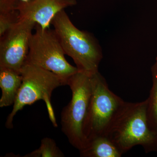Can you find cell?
<instances>
[{
  "mask_svg": "<svg viewBox=\"0 0 157 157\" xmlns=\"http://www.w3.org/2000/svg\"><path fill=\"white\" fill-rule=\"evenodd\" d=\"M153 84L147 98V117L150 129L157 136V70L152 69Z\"/></svg>",
  "mask_w": 157,
  "mask_h": 157,
  "instance_id": "8fae6325",
  "label": "cell"
},
{
  "mask_svg": "<svg viewBox=\"0 0 157 157\" xmlns=\"http://www.w3.org/2000/svg\"><path fill=\"white\" fill-rule=\"evenodd\" d=\"M65 55L54 30L42 29L36 25V31L30 40L25 63L52 72L67 85L68 79L78 70L67 61Z\"/></svg>",
  "mask_w": 157,
  "mask_h": 157,
  "instance_id": "8992f818",
  "label": "cell"
},
{
  "mask_svg": "<svg viewBox=\"0 0 157 157\" xmlns=\"http://www.w3.org/2000/svg\"><path fill=\"white\" fill-rule=\"evenodd\" d=\"M156 62L155 64V67L156 68L157 70V56L156 58Z\"/></svg>",
  "mask_w": 157,
  "mask_h": 157,
  "instance_id": "9a60e30c",
  "label": "cell"
},
{
  "mask_svg": "<svg viewBox=\"0 0 157 157\" xmlns=\"http://www.w3.org/2000/svg\"><path fill=\"white\" fill-rule=\"evenodd\" d=\"M91 77V96L83 126L87 142L97 136L106 135L125 102L109 90L107 81L99 71Z\"/></svg>",
  "mask_w": 157,
  "mask_h": 157,
  "instance_id": "5b68a950",
  "label": "cell"
},
{
  "mask_svg": "<svg viewBox=\"0 0 157 157\" xmlns=\"http://www.w3.org/2000/svg\"><path fill=\"white\" fill-rule=\"evenodd\" d=\"M76 0H30L20 1L19 19L28 20L42 29H49L54 17L62 10L76 5Z\"/></svg>",
  "mask_w": 157,
  "mask_h": 157,
  "instance_id": "ba28073f",
  "label": "cell"
},
{
  "mask_svg": "<svg viewBox=\"0 0 157 157\" xmlns=\"http://www.w3.org/2000/svg\"><path fill=\"white\" fill-rule=\"evenodd\" d=\"M147 100L137 103L125 102L106 136L124 154L140 145L145 152L157 151V136L149 127Z\"/></svg>",
  "mask_w": 157,
  "mask_h": 157,
  "instance_id": "6da1fadb",
  "label": "cell"
},
{
  "mask_svg": "<svg viewBox=\"0 0 157 157\" xmlns=\"http://www.w3.org/2000/svg\"><path fill=\"white\" fill-rule=\"evenodd\" d=\"M19 1L21 2H28L30 0H19Z\"/></svg>",
  "mask_w": 157,
  "mask_h": 157,
  "instance_id": "5bb4252c",
  "label": "cell"
},
{
  "mask_svg": "<svg viewBox=\"0 0 157 157\" xmlns=\"http://www.w3.org/2000/svg\"><path fill=\"white\" fill-rule=\"evenodd\" d=\"M19 0H0V14H10L17 12Z\"/></svg>",
  "mask_w": 157,
  "mask_h": 157,
  "instance_id": "4fadbf2b",
  "label": "cell"
},
{
  "mask_svg": "<svg viewBox=\"0 0 157 157\" xmlns=\"http://www.w3.org/2000/svg\"><path fill=\"white\" fill-rule=\"evenodd\" d=\"M22 83L11 112L7 118L6 127L13 128L14 116L26 105H31L40 100L45 102L52 122L57 127L51 103L52 93L57 88L65 86L57 75L35 65L25 63L21 69Z\"/></svg>",
  "mask_w": 157,
  "mask_h": 157,
  "instance_id": "3957f363",
  "label": "cell"
},
{
  "mask_svg": "<svg viewBox=\"0 0 157 157\" xmlns=\"http://www.w3.org/2000/svg\"><path fill=\"white\" fill-rule=\"evenodd\" d=\"M91 76L78 71L69 78L67 85L72 91V98L61 113L62 132L70 144L79 151L87 143L83 126L91 96Z\"/></svg>",
  "mask_w": 157,
  "mask_h": 157,
  "instance_id": "277c9868",
  "label": "cell"
},
{
  "mask_svg": "<svg viewBox=\"0 0 157 157\" xmlns=\"http://www.w3.org/2000/svg\"><path fill=\"white\" fill-rule=\"evenodd\" d=\"M65 155L52 138L45 137L41 140L39 148L23 157H64Z\"/></svg>",
  "mask_w": 157,
  "mask_h": 157,
  "instance_id": "7c38bea8",
  "label": "cell"
},
{
  "mask_svg": "<svg viewBox=\"0 0 157 157\" xmlns=\"http://www.w3.org/2000/svg\"><path fill=\"white\" fill-rule=\"evenodd\" d=\"M36 25L28 20L19 19L0 37V67L21 72L26 61L32 31Z\"/></svg>",
  "mask_w": 157,
  "mask_h": 157,
  "instance_id": "52a82bcc",
  "label": "cell"
},
{
  "mask_svg": "<svg viewBox=\"0 0 157 157\" xmlns=\"http://www.w3.org/2000/svg\"><path fill=\"white\" fill-rule=\"evenodd\" d=\"M51 25L65 54L73 59L78 71L90 76L99 71L103 54L92 34L77 28L65 10L55 16Z\"/></svg>",
  "mask_w": 157,
  "mask_h": 157,
  "instance_id": "7a4b0ae2",
  "label": "cell"
},
{
  "mask_svg": "<svg viewBox=\"0 0 157 157\" xmlns=\"http://www.w3.org/2000/svg\"><path fill=\"white\" fill-rule=\"evenodd\" d=\"M22 83L21 73L14 69L0 67V107L14 104Z\"/></svg>",
  "mask_w": 157,
  "mask_h": 157,
  "instance_id": "9c48e42d",
  "label": "cell"
},
{
  "mask_svg": "<svg viewBox=\"0 0 157 157\" xmlns=\"http://www.w3.org/2000/svg\"><path fill=\"white\" fill-rule=\"evenodd\" d=\"M81 157H121L122 154L106 135L88 140L85 147L79 151Z\"/></svg>",
  "mask_w": 157,
  "mask_h": 157,
  "instance_id": "30bf717a",
  "label": "cell"
}]
</instances>
